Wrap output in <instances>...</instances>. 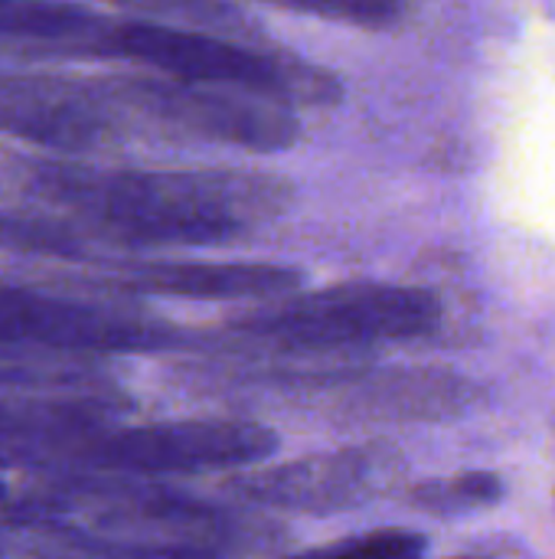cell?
Returning <instances> with one entry per match:
<instances>
[{"label": "cell", "instance_id": "cell-1", "mask_svg": "<svg viewBox=\"0 0 555 559\" xmlns=\"http://www.w3.org/2000/svg\"><path fill=\"white\" fill-rule=\"evenodd\" d=\"M23 177L36 197L72 210L88 236L121 249L226 246L294 203V183L268 170H105L26 160Z\"/></svg>", "mask_w": 555, "mask_h": 559}, {"label": "cell", "instance_id": "cell-2", "mask_svg": "<svg viewBox=\"0 0 555 559\" xmlns=\"http://www.w3.org/2000/svg\"><path fill=\"white\" fill-rule=\"evenodd\" d=\"M445 308L435 292L389 282H340L236 314L216 347L226 354H291L363 360L373 344L419 341L438 331Z\"/></svg>", "mask_w": 555, "mask_h": 559}, {"label": "cell", "instance_id": "cell-3", "mask_svg": "<svg viewBox=\"0 0 555 559\" xmlns=\"http://www.w3.org/2000/svg\"><path fill=\"white\" fill-rule=\"evenodd\" d=\"M95 56H118L167 79L252 95L285 108H334L343 82L321 62L298 52L245 43L239 33L177 26L154 16L111 20Z\"/></svg>", "mask_w": 555, "mask_h": 559}, {"label": "cell", "instance_id": "cell-4", "mask_svg": "<svg viewBox=\"0 0 555 559\" xmlns=\"http://www.w3.org/2000/svg\"><path fill=\"white\" fill-rule=\"evenodd\" d=\"M278 452L275 429L249 419H180L150 426H108L52 452L39 468L56 475L164 478L200 472H242Z\"/></svg>", "mask_w": 555, "mask_h": 559}, {"label": "cell", "instance_id": "cell-5", "mask_svg": "<svg viewBox=\"0 0 555 559\" xmlns=\"http://www.w3.org/2000/svg\"><path fill=\"white\" fill-rule=\"evenodd\" d=\"M203 347H213V337L206 341L144 311L0 285V350L95 360L111 354H170Z\"/></svg>", "mask_w": 555, "mask_h": 559}, {"label": "cell", "instance_id": "cell-6", "mask_svg": "<svg viewBox=\"0 0 555 559\" xmlns=\"http://www.w3.org/2000/svg\"><path fill=\"white\" fill-rule=\"evenodd\" d=\"M406 472V455L396 445L363 442L301 455L258 472H239L222 488L245 508L327 518L386 498L402 485Z\"/></svg>", "mask_w": 555, "mask_h": 559}, {"label": "cell", "instance_id": "cell-7", "mask_svg": "<svg viewBox=\"0 0 555 559\" xmlns=\"http://www.w3.org/2000/svg\"><path fill=\"white\" fill-rule=\"evenodd\" d=\"M98 95L131 105L193 138L252 154H278L301 141V121L291 108L239 92L154 75H114L111 82H101Z\"/></svg>", "mask_w": 555, "mask_h": 559}, {"label": "cell", "instance_id": "cell-8", "mask_svg": "<svg viewBox=\"0 0 555 559\" xmlns=\"http://www.w3.org/2000/svg\"><path fill=\"white\" fill-rule=\"evenodd\" d=\"M324 393L334 413L360 423H445L481 400L474 380L445 367H370Z\"/></svg>", "mask_w": 555, "mask_h": 559}, {"label": "cell", "instance_id": "cell-9", "mask_svg": "<svg viewBox=\"0 0 555 559\" xmlns=\"http://www.w3.org/2000/svg\"><path fill=\"white\" fill-rule=\"evenodd\" d=\"M121 295L183 301H281L298 295L304 272L275 262H134L101 278Z\"/></svg>", "mask_w": 555, "mask_h": 559}, {"label": "cell", "instance_id": "cell-10", "mask_svg": "<svg viewBox=\"0 0 555 559\" xmlns=\"http://www.w3.org/2000/svg\"><path fill=\"white\" fill-rule=\"evenodd\" d=\"M131 403L118 393L75 396H0V462L39 468L52 452L108 429Z\"/></svg>", "mask_w": 555, "mask_h": 559}, {"label": "cell", "instance_id": "cell-11", "mask_svg": "<svg viewBox=\"0 0 555 559\" xmlns=\"http://www.w3.org/2000/svg\"><path fill=\"white\" fill-rule=\"evenodd\" d=\"M504 478L494 472H461L451 478H429L406 491V504L419 514L455 521L491 511L504 501Z\"/></svg>", "mask_w": 555, "mask_h": 559}, {"label": "cell", "instance_id": "cell-12", "mask_svg": "<svg viewBox=\"0 0 555 559\" xmlns=\"http://www.w3.org/2000/svg\"><path fill=\"white\" fill-rule=\"evenodd\" d=\"M429 537L419 531H402V527H383L357 537H343L304 554L285 559H425Z\"/></svg>", "mask_w": 555, "mask_h": 559}, {"label": "cell", "instance_id": "cell-13", "mask_svg": "<svg viewBox=\"0 0 555 559\" xmlns=\"http://www.w3.org/2000/svg\"><path fill=\"white\" fill-rule=\"evenodd\" d=\"M278 10L301 13V16H321V20H347V23L373 26V29L389 26V23L406 16L402 3H386V0H343V3H298V0H288V3H278Z\"/></svg>", "mask_w": 555, "mask_h": 559}, {"label": "cell", "instance_id": "cell-14", "mask_svg": "<svg viewBox=\"0 0 555 559\" xmlns=\"http://www.w3.org/2000/svg\"><path fill=\"white\" fill-rule=\"evenodd\" d=\"M7 501H10V495H7V485H3V481H0V508H3V504H7Z\"/></svg>", "mask_w": 555, "mask_h": 559}]
</instances>
